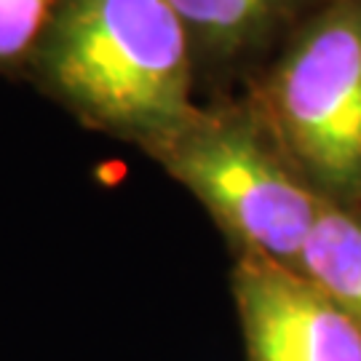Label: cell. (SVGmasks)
Here are the masks:
<instances>
[{"instance_id": "cell-1", "label": "cell", "mask_w": 361, "mask_h": 361, "mask_svg": "<svg viewBox=\"0 0 361 361\" xmlns=\"http://www.w3.org/2000/svg\"><path fill=\"white\" fill-rule=\"evenodd\" d=\"M30 70L80 123L147 155L198 113L193 51L169 0H59Z\"/></svg>"}, {"instance_id": "cell-2", "label": "cell", "mask_w": 361, "mask_h": 361, "mask_svg": "<svg viewBox=\"0 0 361 361\" xmlns=\"http://www.w3.org/2000/svg\"><path fill=\"white\" fill-rule=\"evenodd\" d=\"M155 158L201 201L235 257L297 268L324 198L300 177L255 102L198 107Z\"/></svg>"}, {"instance_id": "cell-3", "label": "cell", "mask_w": 361, "mask_h": 361, "mask_svg": "<svg viewBox=\"0 0 361 361\" xmlns=\"http://www.w3.org/2000/svg\"><path fill=\"white\" fill-rule=\"evenodd\" d=\"M252 102L324 201H361V0H329L297 27Z\"/></svg>"}, {"instance_id": "cell-4", "label": "cell", "mask_w": 361, "mask_h": 361, "mask_svg": "<svg viewBox=\"0 0 361 361\" xmlns=\"http://www.w3.org/2000/svg\"><path fill=\"white\" fill-rule=\"evenodd\" d=\"M231 289L246 361H361V326L302 271L235 257Z\"/></svg>"}, {"instance_id": "cell-5", "label": "cell", "mask_w": 361, "mask_h": 361, "mask_svg": "<svg viewBox=\"0 0 361 361\" xmlns=\"http://www.w3.org/2000/svg\"><path fill=\"white\" fill-rule=\"evenodd\" d=\"M198 65H233L259 51L316 0H169Z\"/></svg>"}, {"instance_id": "cell-6", "label": "cell", "mask_w": 361, "mask_h": 361, "mask_svg": "<svg viewBox=\"0 0 361 361\" xmlns=\"http://www.w3.org/2000/svg\"><path fill=\"white\" fill-rule=\"evenodd\" d=\"M300 271L361 326V212L324 201L310 228Z\"/></svg>"}, {"instance_id": "cell-7", "label": "cell", "mask_w": 361, "mask_h": 361, "mask_svg": "<svg viewBox=\"0 0 361 361\" xmlns=\"http://www.w3.org/2000/svg\"><path fill=\"white\" fill-rule=\"evenodd\" d=\"M59 0H0V73L30 67Z\"/></svg>"}]
</instances>
